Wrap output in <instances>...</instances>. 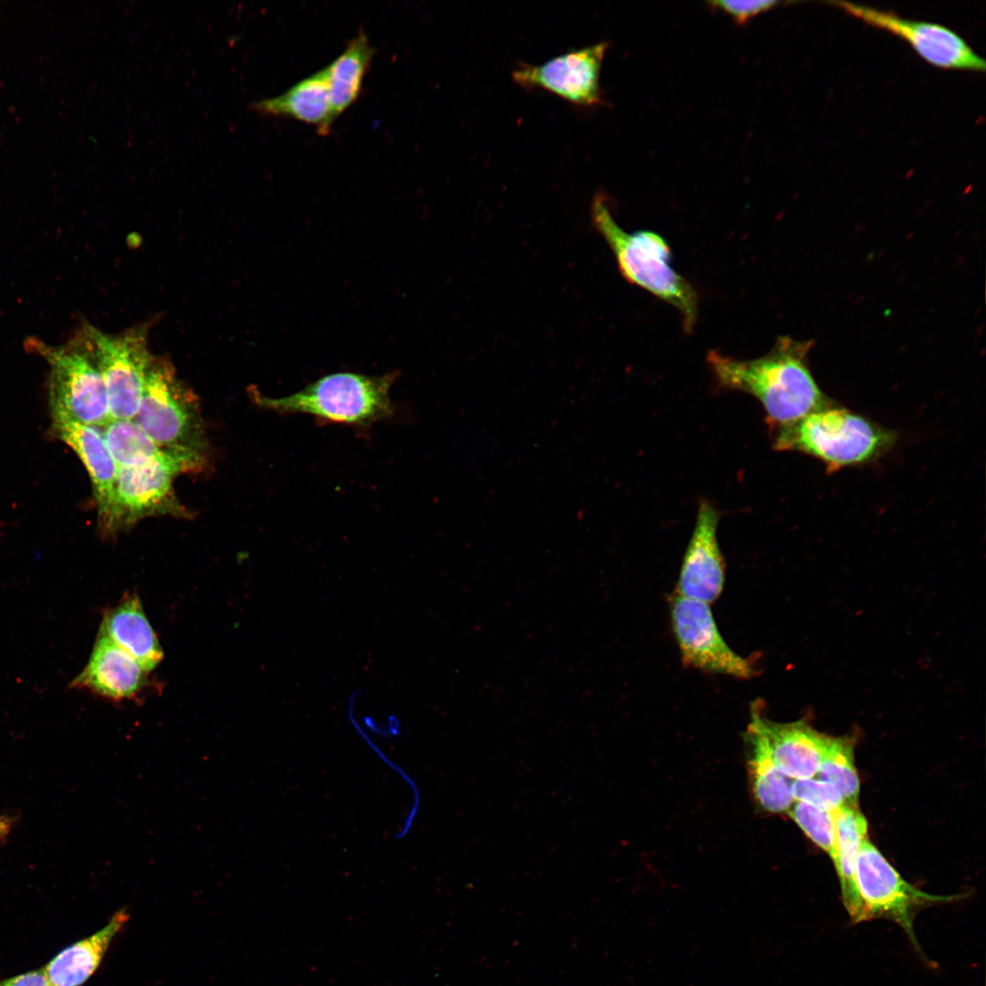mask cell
<instances>
[{"instance_id": "6da1fadb", "label": "cell", "mask_w": 986, "mask_h": 986, "mask_svg": "<svg viewBox=\"0 0 986 986\" xmlns=\"http://www.w3.org/2000/svg\"><path fill=\"white\" fill-rule=\"evenodd\" d=\"M813 340L779 336L763 356L741 360L709 351L707 361L718 384L754 396L777 428L831 406L813 378L808 355Z\"/></svg>"}, {"instance_id": "7a4b0ae2", "label": "cell", "mask_w": 986, "mask_h": 986, "mask_svg": "<svg viewBox=\"0 0 986 986\" xmlns=\"http://www.w3.org/2000/svg\"><path fill=\"white\" fill-rule=\"evenodd\" d=\"M591 215L593 226L613 251L623 277L674 307L681 315L686 332H692L698 313V293L669 265L671 250L664 237L651 230L624 231L601 193L593 199Z\"/></svg>"}, {"instance_id": "3957f363", "label": "cell", "mask_w": 986, "mask_h": 986, "mask_svg": "<svg viewBox=\"0 0 986 986\" xmlns=\"http://www.w3.org/2000/svg\"><path fill=\"white\" fill-rule=\"evenodd\" d=\"M397 372L380 376L357 372L325 375L290 395L270 398L256 389L254 401L280 414H306L321 422L366 427L391 416L393 404L390 389Z\"/></svg>"}, {"instance_id": "277c9868", "label": "cell", "mask_w": 986, "mask_h": 986, "mask_svg": "<svg viewBox=\"0 0 986 986\" xmlns=\"http://www.w3.org/2000/svg\"><path fill=\"white\" fill-rule=\"evenodd\" d=\"M774 429L776 450L810 455L831 471L874 460L895 439L892 433L868 419L831 406Z\"/></svg>"}, {"instance_id": "5b68a950", "label": "cell", "mask_w": 986, "mask_h": 986, "mask_svg": "<svg viewBox=\"0 0 986 986\" xmlns=\"http://www.w3.org/2000/svg\"><path fill=\"white\" fill-rule=\"evenodd\" d=\"M26 345L50 367L48 391L52 417L64 416L98 428L111 419L105 384L82 330L61 346H52L36 338H29Z\"/></svg>"}, {"instance_id": "8992f818", "label": "cell", "mask_w": 986, "mask_h": 986, "mask_svg": "<svg viewBox=\"0 0 986 986\" xmlns=\"http://www.w3.org/2000/svg\"><path fill=\"white\" fill-rule=\"evenodd\" d=\"M133 420L163 448L205 455L197 398L166 359L154 358Z\"/></svg>"}, {"instance_id": "52a82bcc", "label": "cell", "mask_w": 986, "mask_h": 986, "mask_svg": "<svg viewBox=\"0 0 986 986\" xmlns=\"http://www.w3.org/2000/svg\"><path fill=\"white\" fill-rule=\"evenodd\" d=\"M205 461V455L172 451L140 466L118 468L110 534L151 516H187L173 481L182 473L199 471Z\"/></svg>"}, {"instance_id": "ba28073f", "label": "cell", "mask_w": 986, "mask_h": 986, "mask_svg": "<svg viewBox=\"0 0 986 986\" xmlns=\"http://www.w3.org/2000/svg\"><path fill=\"white\" fill-rule=\"evenodd\" d=\"M81 330L102 376L110 418L133 419L155 358L149 350V328L142 324L112 335L87 323Z\"/></svg>"}, {"instance_id": "9c48e42d", "label": "cell", "mask_w": 986, "mask_h": 986, "mask_svg": "<svg viewBox=\"0 0 986 986\" xmlns=\"http://www.w3.org/2000/svg\"><path fill=\"white\" fill-rule=\"evenodd\" d=\"M855 879L863 900L864 918H887L899 925L920 950L913 923L923 907L956 900L958 896L926 893L907 882L870 841L862 839L855 863Z\"/></svg>"}, {"instance_id": "30bf717a", "label": "cell", "mask_w": 986, "mask_h": 986, "mask_svg": "<svg viewBox=\"0 0 986 986\" xmlns=\"http://www.w3.org/2000/svg\"><path fill=\"white\" fill-rule=\"evenodd\" d=\"M830 5L846 15L905 41L928 64L949 70L984 72L986 63L952 29L937 23L904 18L892 11L844 1Z\"/></svg>"}, {"instance_id": "8fae6325", "label": "cell", "mask_w": 986, "mask_h": 986, "mask_svg": "<svg viewBox=\"0 0 986 986\" xmlns=\"http://www.w3.org/2000/svg\"><path fill=\"white\" fill-rule=\"evenodd\" d=\"M670 616L684 666L740 679L755 676L750 659L737 654L724 640L709 603L676 593Z\"/></svg>"}, {"instance_id": "7c38bea8", "label": "cell", "mask_w": 986, "mask_h": 986, "mask_svg": "<svg viewBox=\"0 0 986 986\" xmlns=\"http://www.w3.org/2000/svg\"><path fill=\"white\" fill-rule=\"evenodd\" d=\"M608 44L600 42L557 56L540 65L519 64L513 80L526 89H541L582 107L603 104L600 70Z\"/></svg>"}, {"instance_id": "4fadbf2b", "label": "cell", "mask_w": 986, "mask_h": 986, "mask_svg": "<svg viewBox=\"0 0 986 986\" xmlns=\"http://www.w3.org/2000/svg\"><path fill=\"white\" fill-rule=\"evenodd\" d=\"M720 517L719 510L708 501L699 503L695 527L680 568L677 594L708 603L720 596L726 572L717 537Z\"/></svg>"}, {"instance_id": "5bb4252c", "label": "cell", "mask_w": 986, "mask_h": 986, "mask_svg": "<svg viewBox=\"0 0 986 986\" xmlns=\"http://www.w3.org/2000/svg\"><path fill=\"white\" fill-rule=\"evenodd\" d=\"M763 740L779 771L792 780L814 778L828 738L803 719L776 722L752 705L748 725Z\"/></svg>"}, {"instance_id": "9a60e30c", "label": "cell", "mask_w": 986, "mask_h": 986, "mask_svg": "<svg viewBox=\"0 0 986 986\" xmlns=\"http://www.w3.org/2000/svg\"><path fill=\"white\" fill-rule=\"evenodd\" d=\"M54 428L79 457L93 488L98 519L103 533H110L112 519L118 467L111 456L100 428L57 416Z\"/></svg>"}, {"instance_id": "2e32d148", "label": "cell", "mask_w": 986, "mask_h": 986, "mask_svg": "<svg viewBox=\"0 0 986 986\" xmlns=\"http://www.w3.org/2000/svg\"><path fill=\"white\" fill-rule=\"evenodd\" d=\"M146 672L131 656L99 633L88 664L71 686L122 700L145 686Z\"/></svg>"}, {"instance_id": "e0dca14e", "label": "cell", "mask_w": 986, "mask_h": 986, "mask_svg": "<svg viewBox=\"0 0 986 986\" xmlns=\"http://www.w3.org/2000/svg\"><path fill=\"white\" fill-rule=\"evenodd\" d=\"M250 108L265 116L290 118L315 126L320 135L328 134L336 120L323 68L276 97L253 102Z\"/></svg>"}, {"instance_id": "ac0fdd59", "label": "cell", "mask_w": 986, "mask_h": 986, "mask_svg": "<svg viewBox=\"0 0 986 986\" xmlns=\"http://www.w3.org/2000/svg\"><path fill=\"white\" fill-rule=\"evenodd\" d=\"M100 634L131 656L147 672L163 659L157 636L136 595L126 597L104 614Z\"/></svg>"}, {"instance_id": "d6986e66", "label": "cell", "mask_w": 986, "mask_h": 986, "mask_svg": "<svg viewBox=\"0 0 986 986\" xmlns=\"http://www.w3.org/2000/svg\"><path fill=\"white\" fill-rule=\"evenodd\" d=\"M129 919L117 911L98 932L60 951L43 968L51 986H80L98 969L113 938Z\"/></svg>"}, {"instance_id": "ffe728a7", "label": "cell", "mask_w": 986, "mask_h": 986, "mask_svg": "<svg viewBox=\"0 0 986 986\" xmlns=\"http://www.w3.org/2000/svg\"><path fill=\"white\" fill-rule=\"evenodd\" d=\"M745 738L748 772L756 803L768 813H787L794 802L791 790L793 780L779 771L763 740L749 726Z\"/></svg>"}, {"instance_id": "44dd1931", "label": "cell", "mask_w": 986, "mask_h": 986, "mask_svg": "<svg viewBox=\"0 0 986 986\" xmlns=\"http://www.w3.org/2000/svg\"><path fill=\"white\" fill-rule=\"evenodd\" d=\"M839 850L837 875L842 900L853 922L865 921L864 906L855 879L859 844L868 835V824L859 808L843 804L834 813Z\"/></svg>"}, {"instance_id": "7402d4cb", "label": "cell", "mask_w": 986, "mask_h": 986, "mask_svg": "<svg viewBox=\"0 0 986 986\" xmlns=\"http://www.w3.org/2000/svg\"><path fill=\"white\" fill-rule=\"evenodd\" d=\"M373 54L374 49L368 36L361 31L349 42L345 49L323 68L336 119L357 100Z\"/></svg>"}, {"instance_id": "603a6c76", "label": "cell", "mask_w": 986, "mask_h": 986, "mask_svg": "<svg viewBox=\"0 0 986 986\" xmlns=\"http://www.w3.org/2000/svg\"><path fill=\"white\" fill-rule=\"evenodd\" d=\"M100 429L118 468L140 466L177 451L157 445L133 419H110Z\"/></svg>"}, {"instance_id": "cb8c5ba5", "label": "cell", "mask_w": 986, "mask_h": 986, "mask_svg": "<svg viewBox=\"0 0 986 986\" xmlns=\"http://www.w3.org/2000/svg\"><path fill=\"white\" fill-rule=\"evenodd\" d=\"M854 746L853 738L828 735L815 777L834 784L845 805L859 808L860 784L855 766Z\"/></svg>"}, {"instance_id": "d4e9b609", "label": "cell", "mask_w": 986, "mask_h": 986, "mask_svg": "<svg viewBox=\"0 0 986 986\" xmlns=\"http://www.w3.org/2000/svg\"><path fill=\"white\" fill-rule=\"evenodd\" d=\"M787 813L804 834L829 855L837 871L839 850L834 813L799 801H794Z\"/></svg>"}, {"instance_id": "484cf974", "label": "cell", "mask_w": 986, "mask_h": 986, "mask_svg": "<svg viewBox=\"0 0 986 986\" xmlns=\"http://www.w3.org/2000/svg\"><path fill=\"white\" fill-rule=\"evenodd\" d=\"M791 790L794 801L806 802L831 813L844 804L839 790L834 784L816 778L793 780Z\"/></svg>"}, {"instance_id": "4316f807", "label": "cell", "mask_w": 986, "mask_h": 986, "mask_svg": "<svg viewBox=\"0 0 986 986\" xmlns=\"http://www.w3.org/2000/svg\"><path fill=\"white\" fill-rule=\"evenodd\" d=\"M713 7L729 15L738 24H744L754 16L765 13L776 5L779 1H730L720 0L710 3Z\"/></svg>"}, {"instance_id": "83f0119b", "label": "cell", "mask_w": 986, "mask_h": 986, "mask_svg": "<svg viewBox=\"0 0 986 986\" xmlns=\"http://www.w3.org/2000/svg\"><path fill=\"white\" fill-rule=\"evenodd\" d=\"M0 986H51L43 969L15 976L0 982Z\"/></svg>"}, {"instance_id": "f1b7e54d", "label": "cell", "mask_w": 986, "mask_h": 986, "mask_svg": "<svg viewBox=\"0 0 986 986\" xmlns=\"http://www.w3.org/2000/svg\"><path fill=\"white\" fill-rule=\"evenodd\" d=\"M14 819L7 815H0V841L5 839L10 833Z\"/></svg>"}]
</instances>
